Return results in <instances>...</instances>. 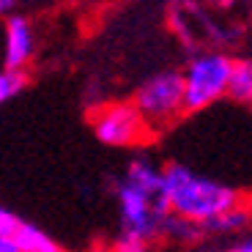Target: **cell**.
<instances>
[{
    "label": "cell",
    "instance_id": "52a82bcc",
    "mask_svg": "<svg viewBox=\"0 0 252 252\" xmlns=\"http://www.w3.org/2000/svg\"><path fill=\"white\" fill-rule=\"evenodd\" d=\"M11 241L19 252H66L50 233H44L38 225H31V222H19Z\"/></svg>",
    "mask_w": 252,
    "mask_h": 252
},
{
    "label": "cell",
    "instance_id": "4fadbf2b",
    "mask_svg": "<svg viewBox=\"0 0 252 252\" xmlns=\"http://www.w3.org/2000/svg\"><path fill=\"white\" fill-rule=\"evenodd\" d=\"M110 252H151V250H148V244H143V241L121 239V241H115V247Z\"/></svg>",
    "mask_w": 252,
    "mask_h": 252
},
{
    "label": "cell",
    "instance_id": "9c48e42d",
    "mask_svg": "<svg viewBox=\"0 0 252 252\" xmlns=\"http://www.w3.org/2000/svg\"><path fill=\"white\" fill-rule=\"evenodd\" d=\"M225 96H230L239 104H250L252 107V61H233Z\"/></svg>",
    "mask_w": 252,
    "mask_h": 252
},
{
    "label": "cell",
    "instance_id": "277c9868",
    "mask_svg": "<svg viewBox=\"0 0 252 252\" xmlns=\"http://www.w3.org/2000/svg\"><path fill=\"white\" fill-rule=\"evenodd\" d=\"M134 110L148 129H159L184 113V77L181 71H159L148 77L134 94Z\"/></svg>",
    "mask_w": 252,
    "mask_h": 252
},
{
    "label": "cell",
    "instance_id": "7c38bea8",
    "mask_svg": "<svg viewBox=\"0 0 252 252\" xmlns=\"http://www.w3.org/2000/svg\"><path fill=\"white\" fill-rule=\"evenodd\" d=\"M19 222L22 220H19L17 214H11L8 208L0 206V236H14V230H17Z\"/></svg>",
    "mask_w": 252,
    "mask_h": 252
},
{
    "label": "cell",
    "instance_id": "2e32d148",
    "mask_svg": "<svg viewBox=\"0 0 252 252\" xmlns=\"http://www.w3.org/2000/svg\"><path fill=\"white\" fill-rule=\"evenodd\" d=\"M14 6H17V0H0V17H11Z\"/></svg>",
    "mask_w": 252,
    "mask_h": 252
},
{
    "label": "cell",
    "instance_id": "5bb4252c",
    "mask_svg": "<svg viewBox=\"0 0 252 252\" xmlns=\"http://www.w3.org/2000/svg\"><path fill=\"white\" fill-rule=\"evenodd\" d=\"M222 252H252V233L241 236L239 241H233L230 247H225Z\"/></svg>",
    "mask_w": 252,
    "mask_h": 252
},
{
    "label": "cell",
    "instance_id": "3957f363",
    "mask_svg": "<svg viewBox=\"0 0 252 252\" xmlns=\"http://www.w3.org/2000/svg\"><path fill=\"white\" fill-rule=\"evenodd\" d=\"M233 61L225 52H200L187 63L184 77V113H200L227 94Z\"/></svg>",
    "mask_w": 252,
    "mask_h": 252
},
{
    "label": "cell",
    "instance_id": "ac0fdd59",
    "mask_svg": "<svg viewBox=\"0 0 252 252\" xmlns=\"http://www.w3.org/2000/svg\"><path fill=\"white\" fill-rule=\"evenodd\" d=\"M94 252H110V250H94Z\"/></svg>",
    "mask_w": 252,
    "mask_h": 252
},
{
    "label": "cell",
    "instance_id": "8992f818",
    "mask_svg": "<svg viewBox=\"0 0 252 252\" xmlns=\"http://www.w3.org/2000/svg\"><path fill=\"white\" fill-rule=\"evenodd\" d=\"M36 50V36L25 17H8L3 31V66L14 71H22Z\"/></svg>",
    "mask_w": 252,
    "mask_h": 252
},
{
    "label": "cell",
    "instance_id": "5b68a950",
    "mask_svg": "<svg viewBox=\"0 0 252 252\" xmlns=\"http://www.w3.org/2000/svg\"><path fill=\"white\" fill-rule=\"evenodd\" d=\"M145 132H148V126L140 118L132 101L110 104L94 118L96 140L104 145H113V148H132L145 140Z\"/></svg>",
    "mask_w": 252,
    "mask_h": 252
},
{
    "label": "cell",
    "instance_id": "e0dca14e",
    "mask_svg": "<svg viewBox=\"0 0 252 252\" xmlns=\"http://www.w3.org/2000/svg\"><path fill=\"white\" fill-rule=\"evenodd\" d=\"M217 6H230V3H233V0H214Z\"/></svg>",
    "mask_w": 252,
    "mask_h": 252
},
{
    "label": "cell",
    "instance_id": "6da1fadb",
    "mask_svg": "<svg viewBox=\"0 0 252 252\" xmlns=\"http://www.w3.org/2000/svg\"><path fill=\"white\" fill-rule=\"evenodd\" d=\"M121 217V239L129 241H151L162 239V225L167 211V203L162 195V167L151 159L137 157L126 164V173L115 187Z\"/></svg>",
    "mask_w": 252,
    "mask_h": 252
},
{
    "label": "cell",
    "instance_id": "8fae6325",
    "mask_svg": "<svg viewBox=\"0 0 252 252\" xmlns=\"http://www.w3.org/2000/svg\"><path fill=\"white\" fill-rule=\"evenodd\" d=\"M28 85L25 71H14V69H3L0 71V104L11 101L14 96H19Z\"/></svg>",
    "mask_w": 252,
    "mask_h": 252
},
{
    "label": "cell",
    "instance_id": "9a60e30c",
    "mask_svg": "<svg viewBox=\"0 0 252 252\" xmlns=\"http://www.w3.org/2000/svg\"><path fill=\"white\" fill-rule=\"evenodd\" d=\"M0 252H19L17 244L11 241V236H0Z\"/></svg>",
    "mask_w": 252,
    "mask_h": 252
},
{
    "label": "cell",
    "instance_id": "ba28073f",
    "mask_svg": "<svg viewBox=\"0 0 252 252\" xmlns=\"http://www.w3.org/2000/svg\"><path fill=\"white\" fill-rule=\"evenodd\" d=\"M250 220H252L250 211L244 206H236L230 211H225V214L214 217L206 225H200V230H203V236H233V233H241L250 225Z\"/></svg>",
    "mask_w": 252,
    "mask_h": 252
},
{
    "label": "cell",
    "instance_id": "7a4b0ae2",
    "mask_svg": "<svg viewBox=\"0 0 252 252\" xmlns=\"http://www.w3.org/2000/svg\"><path fill=\"white\" fill-rule=\"evenodd\" d=\"M162 195L170 214L197 227L241 206V197L233 187L211 176H203L181 162H170L162 167Z\"/></svg>",
    "mask_w": 252,
    "mask_h": 252
},
{
    "label": "cell",
    "instance_id": "30bf717a",
    "mask_svg": "<svg viewBox=\"0 0 252 252\" xmlns=\"http://www.w3.org/2000/svg\"><path fill=\"white\" fill-rule=\"evenodd\" d=\"M162 239L173 241V244H195L197 239H203V230L197 225H192V222L181 220V217L167 214L162 225Z\"/></svg>",
    "mask_w": 252,
    "mask_h": 252
}]
</instances>
